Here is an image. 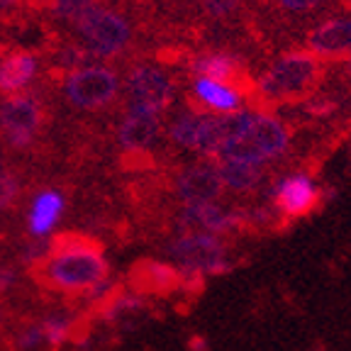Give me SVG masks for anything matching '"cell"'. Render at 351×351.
Returning a JSON list of instances; mask_svg holds the SVG:
<instances>
[{
	"mask_svg": "<svg viewBox=\"0 0 351 351\" xmlns=\"http://www.w3.org/2000/svg\"><path fill=\"white\" fill-rule=\"evenodd\" d=\"M324 0H278V5L288 12H307L315 10L317 5H322Z\"/></svg>",
	"mask_w": 351,
	"mask_h": 351,
	"instance_id": "26",
	"label": "cell"
},
{
	"mask_svg": "<svg viewBox=\"0 0 351 351\" xmlns=\"http://www.w3.org/2000/svg\"><path fill=\"white\" fill-rule=\"evenodd\" d=\"M110 274L103 244L81 232H59L49 239V254L32 266V276L44 291L86 293Z\"/></svg>",
	"mask_w": 351,
	"mask_h": 351,
	"instance_id": "1",
	"label": "cell"
},
{
	"mask_svg": "<svg viewBox=\"0 0 351 351\" xmlns=\"http://www.w3.org/2000/svg\"><path fill=\"white\" fill-rule=\"evenodd\" d=\"M130 285L137 295H169L183 288V276L173 263L137 261L130 271Z\"/></svg>",
	"mask_w": 351,
	"mask_h": 351,
	"instance_id": "12",
	"label": "cell"
},
{
	"mask_svg": "<svg viewBox=\"0 0 351 351\" xmlns=\"http://www.w3.org/2000/svg\"><path fill=\"white\" fill-rule=\"evenodd\" d=\"M20 195V178L15 173L0 171V213L8 210Z\"/></svg>",
	"mask_w": 351,
	"mask_h": 351,
	"instance_id": "23",
	"label": "cell"
},
{
	"mask_svg": "<svg viewBox=\"0 0 351 351\" xmlns=\"http://www.w3.org/2000/svg\"><path fill=\"white\" fill-rule=\"evenodd\" d=\"M161 134V115L147 110L127 108L120 127H117V144L125 156H144L156 144Z\"/></svg>",
	"mask_w": 351,
	"mask_h": 351,
	"instance_id": "10",
	"label": "cell"
},
{
	"mask_svg": "<svg viewBox=\"0 0 351 351\" xmlns=\"http://www.w3.org/2000/svg\"><path fill=\"white\" fill-rule=\"evenodd\" d=\"M215 166H217V173L222 178V186L234 193H252L263 178V166L249 164V161L219 159Z\"/></svg>",
	"mask_w": 351,
	"mask_h": 351,
	"instance_id": "18",
	"label": "cell"
},
{
	"mask_svg": "<svg viewBox=\"0 0 351 351\" xmlns=\"http://www.w3.org/2000/svg\"><path fill=\"white\" fill-rule=\"evenodd\" d=\"M0 169H3V164H0Z\"/></svg>",
	"mask_w": 351,
	"mask_h": 351,
	"instance_id": "29",
	"label": "cell"
},
{
	"mask_svg": "<svg viewBox=\"0 0 351 351\" xmlns=\"http://www.w3.org/2000/svg\"><path fill=\"white\" fill-rule=\"evenodd\" d=\"M319 64L310 51H291L276 59L258 81V90L269 100H298L317 83Z\"/></svg>",
	"mask_w": 351,
	"mask_h": 351,
	"instance_id": "6",
	"label": "cell"
},
{
	"mask_svg": "<svg viewBox=\"0 0 351 351\" xmlns=\"http://www.w3.org/2000/svg\"><path fill=\"white\" fill-rule=\"evenodd\" d=\"M61 95L76 110H105L120 95V73L105 64L78 66L61 76Z\"/></svg>",
	"mask_w": 351,
	"mask_h": 351,
	"instance_id": "5",
	"label": "cell"
},
{
	"mask_svg": "<svg viewBox=\"0 0 351 351\" xmlns=\"http://www.w3.org/2000/svg\"><path fill=\"white\" fill-rule=\"evenodd\" d=\"M346 69H349V76H351V51H349V56H346Z\"/></svg>",
	"mask_w": 351,
	"mask_h": 351,
	"instance_id": "28",
	"label": "cell"
},
{
	"mask_svg": "<svg viewBox=\"0 0 351 351\" xmlns=\"http://www.w3.org/2000/svg\"><path fill=\"white\" fill-rule=\"evenodd\" d=\"M98 0H49V12L54 15V20L64 22L73 29L78 20L86 15Z\"/></svg>",
	"mask_w": 351,
	"mask_h": 351,
	"instance_id": "21",
	"label": "cell"
},
{
	"mask_svg": "<svg viewBox=\"0 0 351 351\" xmlns=\"http://www.w3.org/2000/svg\"><path fill=\"white\" fill-rule=\"evenodd\" d=\"M44 329V344H49L51 349H59L69 339H73L78 332V324L73 317H66V315H49V317L42 319Z\"/></svg>",
	"mask_w": 351,
	"mask_h": 351,
	"instance_id": "20",
	"label": "cell"
},
{
	"mask_svg": "<svg viewBox=\"0 0 351 351\" xmlns=\"http://www.w3.org/2000/svg\"><path fill=\"white\" fill-rule=\"evenodd\" d=\"M44 103L34 90H22L0 98V137L8 147L25 152L44 130Z\"/></svg>",
	"mask_w": 351,
	"mask_h": 351,
	"instance_id": "7",
	"label": "cell"
},
{
	"mask_svg": "<svg viewBox=\"0 0 351 351\" xmlns=\"http://www.w3.org/2000/svg\"><path fill=\"white\" fill-rule=\"evenodd\" d=\"M222 191H225V186H222V178L217 173V166L210 164V161L191 164L176 176V195L181 197L186 205L217 203Z\"/></svg>",
	"mask_w": 351,
	"mask_h": 351,
	"instance_id": "11",
	"label": "cell"
},
{
	"mask_svg": "<svg viewBox=\"0 0 351 351\" xmlns=\"http://www.w3.org/2000/svg\"><path fill=\"white\" fill-rule=\"evenodd\" d=\"M78 42L93 56V61L117 59L132 42V25L122 12L95 3L81 20L73 25Z\"/></svg>",
	"mask_w": 351,
	"mask_h": 351,
	"instance_id": "4",
	"label": "cell"
},
{
	"mask_svg": "<svg viewBox=\"0 0 351 351\" xmlns=\"http://www.w3.org/2000/svg\"><path fill=\"white\" fill-rule=\"evenodd\" d=\"M244 222V213L225 210L217 203H195L186 205L181 213V225L191 230L210 232V234H227Z\"/></svg>",
	"mask_w": 351,
	"mask_h": 351,
	"instance_id": "15",
	"label": "cell"
},
{
	"mask_svg": "<svg viewBox=\"0 0 351 351\" xmlns=\"http://www.w3.org/2000/svg\"><path fill=\"white\" fill-rule=\"evenodd\" d=\"M166 254L171 256L176 269L181 271L183 285L193 283V288L203 283L205 276H222L232 269L222 239L210 232H183L181 237L171 241Z\"/></svg>",
	"mask_w": 351,
	"mask_h": 351,
	"instance_id": "3",
	"label": "cell"
},
{
	"mask_svg": "<svg viewBox=\"0 0 351 351\" xmlns=\"http://www.w3.org/2000/svg\"><path fill=\"white\" fill-rule=\"evenodd\" d=\"M66 210V195L56 188H44L32 197L27 210V234L32 239H47L59 225Z\"/></svg>",
	"mask_w": 351,
	"mask_h": 351,
	"instance_id": "16",
	"label": "cell"
},
{
	"mask_svg": "<svg viewBox=\"0 0 351 351\" xmlns=\"http://www.w3.org/2000/svg\"><path fill=\"white\" fill-rule=\"evenodd\" d=\"M239 59L227 51H208L193 59L191 69L195 76L200 78H213V81L232 83L239 73Z\"/></svg>",
	"mask_w": 351,
	"mask_h": 351,
	"instance_id": "19",
	"label": "cell"
},
{
	"mask_svg": "<svg viewBox=\"0 0 351 351\" xmlns=\"http://www.w3.org/2000/svg\"><path fill=\"white\" fill-rule=\"evenodd\" d=\"M15 283H17V271L15 269H5V266H3V269H0V295L10 291Z\"/></svg>",
	"mask_w": 351,
	"mask_h": 351,
	"instance_id": "27",
	"label": "cell"
},
{
	"mask_svg": "<svg viewBox=\"0 0 351 351\" xmlns=\"http://www.w3.org/2000/svg\"><path fill=\"white\" fill-rule=\"evenodd\" d=\"M241 5V0H203V8L210 17L215 20H222V17H230L232 12H237V8Z\"/></svg>",
	"mask_w": 351,
	"mask_h": 351,
	"instance_id": "24",
	"label": "cell"
},
{
	"mask_svg": "<svg viewBox=\"0 0 351 351\" xmlns=\"http://www.w3.org/2000/svg\"><path fill=\"white\" fill-rule=\"evenodd\" d=\"M39 71V59L34 51L15 49L0 59V95H15L27 90Z\"/></svg>",
	"mask_w": 351,
	"mask_h": 351,
	"instance_id": "17",
	"label": "cell"
},
{
	"mask_svg": "<svg viewBox=\"0 0 351 351\" xmlns=\"http://www.w3.org/2000/svg\"><path fill=\"white\" fill-rule=\"evenodd\" d=\"M29 0H0V22H10L20 17Z\"/></svg>",
	"mask_w": 351,
	"mask_h": 351,
	"instance_id": "25",
	"label": "cell"
},
{
	"mask_svg": "<svg viewBox=\"0 0 351 351\" xmlns=\"http://www.w3.org/2000/svg\"><path fill=\"white\" fill-rule=\"evenodd\" d=\"M291 144V134L278 117L263 115L252 110L249 120L237 130L222 147H219V159L232 161H249V164L266 166L269 161L283 156L285 149Z\"/></svg>",
	"mask_w": 351,
	"mask_h": 351,
	"instance_id": "2",
	"label": "cell"
},
{
	"mask_svg": "<svg viewBox=\"0 0 351 351\" xmlns=\"http://www.w3.org/2000/svg\"><path fill=\"white\" fill-rule=\"evenodd\" d=\"M17 341V349L20 351H37L39 346L44 344V329L42 322H32L27 327H22L15 337Z\"/></svg>",
	"mask_w": 351,
	"mask_h": 351,
	"instance_id": "22",
	"label": "cell"
},
{
	"mask_svg": "<svg viewBox=\"0 0 351 351\" xmlns=\"http://www.w3.org/2000/svg\"><path fill=\"white\" fill-rule=\"evenodd\" d=\"M127 108L161 115L173 100V81L154 64H134L125 76Z\"/></svg>",
	"mask_w": 351,
	"mask_h": 351,
	"instance_id": "8",
	"label": "cell"
},
{
	"mask_svg": "<svg viewBox=\"0 0 351 351\" xmlns=\"http://www.w3.org/2000/svg\"><path fill=\"white\" fill-rule=\"evenodd\" d=\"M307 51L317 59H339L351 51V17H329L307 34Z\"/></svg>",
	"mask_w": 351,
	"mask_h": 351,
	"instance_id": "13",
	"label": "cell"
},
{
	"mask_svg": "<svg viewBox=\"0 0 351 351\" xmlns=\"http://www.w3.org/2000/svg\"><path fill=\"white\" fill-rule=\"evenodd\" d=\"M193 100L210 115H232V112L244 110V95L239 93V88H234L232 83L213 81V78L195 76Z\"/></svg>",
	"mask_w": 351,
	"mask_h": 351,
	"instance_id": "14",
	"label": "cell"
},
{
	"mask_svg": "<svg viewBox=\"0 0 351 351\" xmlns=\"http://www.w3.org/2000/svg\"><path fill=\"white\" fill-rule=\"evenodd\" d=\"M274 195L276 210H280L288 217H302V215L313 213L319 203V188L313 181V176L302 173H288L283 176L271 191Z\"/></svg>",
	"mask_w": 351,
	"mask_h": 351,
	"instance_id": "9",
	"label": "cell"
}]
</instances>
